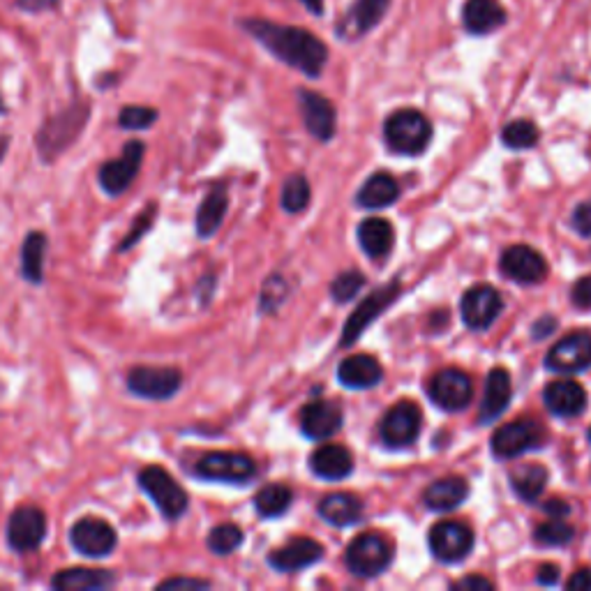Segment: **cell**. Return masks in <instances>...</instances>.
Here are the masks:
<instances>
[{
  "label": "cell",
  "mask_w": 591,
  "mask_h": 591,
  "mask_svg": "<svg viewBox=\"0 0 591 591\" xmlns=\"http://www.w3.org/2000/svg\"><path fill=\"white\" fill-rule=\"evenodd\" d=\"M238 26L252 35L268 54L278 58L280 63L303 72L305 77L317 79L328 63V47L317 35L298 26L275 24L268 19H241Z\"/></svg>",
  "instance_id": "obj_1"
},
{
  "label": "cell",
  "mask_w": 591,
  "mask_h": 591,
  "mask_svg": "<svg viewBox=\"0 0 591 591\" xmlns=\"http://www.w3.org/2000/svg\"><path fill=\"white\" fill-rule=\"evenodd\" d=\"M88 116H91V107L84 100L72 102L70 107L51 116L35 134V146L42 160H58L79 139V134L84 132Z\"/></svg>",
  "instance_id": "obj_2"
},
{
  "label": "cell",
  "mask_w": 591,
  "mask_h": 591,
  "mask_svg": "<svg viewBox=\"0 0 591 591\" xmlns=\"http://www.w3.org/2000/svg\"><path fill=\"white\" fill-rule=\"evenodd\" d=\"M137 483L144 495L153 501L157 511L167 522H178L190 508V497L181 483L167 469L148 465L137 474Z\"/></svg>",
  "instance_id": "obj_3"
},
{
  "label": "cell",
  "mask_w": 591,
  "mask_h": 591,
  "mask_svg": "<svg viewBox=\"0 0 591 591\" xmlns=\"http://www.w3.org/2000/svg\"><path fill=\"white\" fill-rule=\"evenodd\" d=\"M125 388L134 398L148 402H167L183 388V372L157 365H134L125 374Z\"/></svg>",
  "instance_id": "obj_4"
},
{
  "label": "cell",
  "mask_w": 591,
  "mask_h": 591,
  "mask_svg": "<svg viewBox=\"0 0 591 591\" xmlns=\"http://www.w3.org/2000/svg\"><path fill=\"white\" fill-rule=\"evenodd\" d=\"M386 144L391 151L402 155H418L428 148L432 139V125L421 111L400 109L388 116L384 125Z\"/></svg>",
  "instance_id": "obj_5"
},
{
  "label": "cell",
  "mask_w": 591,
  "mask_h": 591,
  "mask_svg": "<svg viewBox=\"0 0 591 591\" xmlns=\"http://www.w3.org/2000/svg\"><path fill=\"white\" fill-rule=\"evenodd\" d=\"M146 144L139 139L127 141L123 146V155L116 160H107L97 171V183H100L102 192L109 197H121L130 190L132 183L137 181L141 164H144Z\"/></svg>",
  "instance_id": "obj_6"
},
{
  "label": "cell",
  "mask_w": 591,
  "mask_h": 591,
  "mask_svg": "<svg viewBox=\"0 0 591 591\" xmlns=\"http://www.w3.org/2000/svg\"><path fill=\"white\" fill-rule=\"evenodd\" d=\"M49 522L47 513L40 506L24 504L14 508L10 520H7V545L17 555H28L42 548L44 538H47Z\"/></svg>",
  "instance_id": "obj_7"
},
{
  "label": "cell",
  "mask_w": 591,
  "mask_h": 591,
  "mask_svg": "<svg viewBox=\"0 0 591 591\" xmlns=\"http://www.w3.org/2000/svg\"><path fill=\"white\" fill-rule=\"evenodd\" d=\"M393 548L386 536L377 531H365L356 536L347 548V566L358 578H374L391 566Z\"/></svg>",
  "instance_id": "obj_8"
},
{
  "label": "cell",
  "mask_w": 591,
  "mask_h": 591,
  "mask_svg": "<svg viewBox=\"0 0 591 591\" xmlns=\"http://www.w3.org/2000/svg\"><path fill=\"white\" fill-rule=\"evenodd\" d=\"M70 545L86 559H104L118 548V531L107 520L86 515L70 527Z\"/></svg>",
  "instance_id": "obj_9"
},
{
  "label": "cell",
  "mask_w": 591,
  "mask_h": 591,
  "mask_svg": "<svg viewBox=\"0 0 591 591\" xmlns=\"http://www.w3.org/2000/svg\"><path fill=\"white\" fill-rule=\"evenodd\" d=\"M194 474L215 483H248L257 474V465L250 455L234 451H213L201 455Z\"/></svg>",
  "instance_id": "obj_10"
},
{
  "label": "cell",
  "mask_w": 591,
  "mask_h": 591,
  "mask_svg": "<svg viewBox=\"0 0 591 591\" xmlns=\"http://www.w3.org/2000/svg\"><path fill=\"white\" fill-rule=\"evenodd\" d=\"M545 439V432L541 425L531 418H518V421L504 425L492 437V453L501 460L518 458V455L531 451V448L541 446Z\"/></svg>",
  "instance_id": "obj_11"
},
{
  "label": "cell",
  "mask_w": 591,
  "mask_h": 591,
  "mask_svg": "<svg viewBox=\"0 0 591 591\" xmlns=\"http://www.w3.org/2000/svg\"><path fill=\"white\" fill-rule=\"evenodd\" d=\"M501 308H504V301H501L499 291L490 284H476V287L467 289L460 303L462 321L471 331L490 328L501 314Z\"/></svg>",
  "instance_id": "obj_12"
},
{
  "label": "cell",
  "mask_w": 591,
  "mask_h": 591,
  "mask_svg": "<svg viewBox=\"0 0 591 591\" xmlns=\"http://www.w3.org/2000/svg\"><path fill=\"white\" fill-rule=\"evenodd\" d=\"M421 423L423 414L418 405H414L411 400H402L386 411L379 428L381 439H384V444L393 448L409 446L418 437V432H421Z\"/></svg>",
  "instance_id": "obj_13"
},
{
  "label": "cell",
  "mask_w": 591,
  "mask_h": 591,
  "mask_svg": "<svg viewBox=\"0 0 591 591\" xmlns=\"http://www.w3.org/2000/svg\"><path fill=\"white\" fill-rule=\"evenodd\" d=\"M471 548H474V534L462 522L444 520L430 529V550L444 564L462 561Z\"/></svg>",
  "instance_id": "obj_14"
},
{
  "label": "cell",
  "mask_w": 591,
  "mask_h": 591,
  "mask_svg": "<svg viewBox=\"0 0 591 591\" xmlns=\"http://www.w3.org/2000/svg\"><path fill=\"white\" fill-rule=\"evenodd\" d=\"M474 395V384L462 370L446 368L430 381V400L444 411H462Z\"/></svg>",
  "instance_id": "obj_15"
},
{
  "label": "cell",
  "mask_w": 591,
  "mask_h": 591,
  "mask_svg": "<svg viewBox=\"0 0 591 591\" xmlns=\"http://www.w3.org/2000/svg\"><path fill=\"white\" fill-rule=\"evenodd\" d=\"M398 294H400V282L398 280L388 282L386 287L372 291V294L365 298L361 305H358L356 312L351 314L347 326H344V333H342L344 347H351V344L361 338L365 328H368L372 321L377 319L379 314L384 312L388 305L395 301V298H398Z\"/></svg>",
  "instance_id": "obj_16"
},
{
  "label": "cell",
  "mask_w": 591,
  "mask_h": 591,
  "mask_svg": "<svg viewBox=\"0 0 591 591\" xmlns=\"http://www.w3.org/2000/svg\"><path fill=\"white\" fill-rule=\"evenodd\" d=\"M545 365H548V370L561 374H573L591 368V333L578 331L559 340L550 349Z\"/></svg>",
  "instance_id": "obj_17"
},
{
  "label": "cell",
  "mask_w": 591,
  "mask_h": 591,
  "mask_svg": "<svg viewBox=\"0 0 591 591\" xmlns=\"http://www.w3.org/2000/svg\"><path fill=\"white\" fill-rule=\"evenodd\" d=\"M501 273L506 278L520 284H534L541 282L548 273V264H545L543 254L529 248V245H513L504 254H501Z\"/></svg>",
  "instance_id": "obj_18"
},
{
  "label": "cell",
  "mask_w": 591,
  "mask_h": 591,
  "mask_svg": "<svg viewBox=\"0 0 591 591\" xmlns=\"http://www.w3.org/2000/svg\"><path fill=\"white\" fill-rule=\"evenodd\" d=\"M388 7H391V0H354L347 17L340 21L338 37L349 42L365 37L384 21Z\"/></svg>",
  "instance_id": "obj_19"
},
{
  "label": "cell",
  "mask_w": 591,
  "mask_h": 591,
  "mask_svg": "<svg viewBox=\"0 0 591 591\" xmlns=\"http://www.w3.org/2000/svg\"><path fill=\"white\" fill-rule=\"evenodd\" d=\"M298 107H301L303 123L308 127L312 137H317L319 141H328L333 137L338 116H335V107L331 100H326L324 95L301 88V91H298Z\"/></svg>",
  "instance_id": "obj_20"
},
{
  "label": "cell",
  "mask_w": 591,
  "mask_h": 591,
  "mask_svg": "<svg viewBox=\"0 0 591 591\" xmlns=\"http://www.w3.org/2000/svg\"><path fill=\"white\" fill-rule=\"evenodd\" d=\"M321 557H324V548H321V543H317L314 538H308V536H298L287 545H282V548L273 550L271 557H268V564L280 573H296L301 571V568L317 564Z\"/></svg>",
  "instance_id": "obj_21"
},
{
  "label": "cell",
  "mask_w": 591,
  "mask_h": 591,
  "mask_svg": "<svg viewBox=\"0 0 591 591\" xmlns=\"http://www.w3.org/2000/svg\"><path fill=\"white\" fill-rule=\"evenodd\" d=\"M118 575L107 568H63L51 578V589L56 591H104L116 587Z\"/></svg>",
  "instance_id": "obj_22"
},
{
  "label": "cell",
  "mask_w": 591,
  "mask_h": 591,
  "mask_svg": "<svg viewBox=\"0 0 591 591\" xmlns=\"http://www.w3.org/2000/svg\"><path fill=\"white\" fill-rule=\"evenodd\" d=\"M508 21V14L499 0H465L462 5V26L469 35H490Z\"/></svg>",
  "instance_id": "obj_23"
},
{
  "label": "cell",
  "mask_w": 591,
  "mask_h": 591,
  "mask_svg": "<svg viewBox=\"0 0 591 591\" xmlns=\"http://www.w3.org/2000/svg\"><path fill=\"white\" fill-rule=\"evenodd\" d=\"M342 409L331 400H317L303 407L301 428L303 435L314 441H324L333 437L342 425Z\"/></svg>",
  "instance_id": "obj_24"
},
{
  "label": "cell",
  "mask_w": 591,
  "mask_h": 591,
  "mask_svg": "<svg viewBox=\"0 0 591 591\" xmlns=\"http://www.w3.org/2000/svg\"><path fill=\"white\" fill-rule=\"evenodd\" d=\"M543 400H545V407H548L555 416L575 418L580 416L587 407V391L578 384V381L561 379L545 386Z\"/></svg>",
  "instance_id": "obj_25"
},
{
  "label": "cell",
  "mask_w": 591,
  "mask_h": 591,
  "mask_svg": "<svg viewBox=\"0 0 591 591\" xmlns=\"http://www.w3.org/2000/svg\"><path fill=\"white\" fill-rule=\"evenodd\" d=\"M513 388H511V374H508L504 368H495L488 379H485V393H483V402H481V414H478V421L481 423H490L495 421L497 416H501L511 402Z\"/></svg>",
  "instance_id": "obj_26"
},
{
  "label": "cell",
  "mask_w": 591,
  "mask_h": 591,
  "mask_svg": "<svg viewBox=\"0 0 591 591\" xmlns=\"http://www.w3.org/2000/svg\"><path fill=\"white\" fill-rule=\"evenodd\" d=\"M381 377H384L381 365L377 363V358H372L368 354H354L344 358L338 368L340 384L351 388V391H363V388L377 386Z\"/></svg>",
  "instance_id": "obj_27"
},
{
  "label": "cell",
  "mask_w": 591,
  "mask_h": 591,
  "mask_svg": "<svg viewBox=\"0 0 591 591\" xmlns=\"http://www.w3.org/2000/svg\"><path fill=\"white\" fill-rule=\"evenodd\" d=\"M310 467L319 478H326V481H342L351 474L354 469V458H351L349 448L338 446V444H326L319 446L317 451L312 453Z\"/></svg>",
  "instance_id": "obj_28"
},
{
  "label": "cell",
  "mask_w": 591,
  "mask_h": 591,
  "mask_svg": "<svg viewBox=\"0 0 591 591\" xmlns=\"http://www.w3.org/2000/svg\"><path fill=\"white\" fill-rule=\"evenodd\" d=\"M227 208H229L227 187L215 185L213 190L206 194L204 201L199 204L197 220H194V227H197V236L201 241H206V238L218 234L224 215H227Z\"/></svg>",
  "instance_id": "obj_29"
},
{
  "label": "cell",
  "mask_w": 591,
  "mask_h": 591,
  "mask_svg": "<svg viewBox=\"0 0 591 591\" xmlns=\"http://www.w3.org/2000/svg\"><path fill=\"white\" fill-rule=\"evenodd\" d=\"M358 243H361L363 252L370 259H384L388 252L393 250L395 243V231L393 224L384 218H368L358 227Z\"/></svg>",
  "instance_id": "obj_30"
},
{
  "label": "cell",
  "mask_w": 591,
  "mask_h": 591,
  "mask_svg": "<svg viewBox=\"0 0 591 591\" xmlns=\"http://www.w3.org/2000/svg\"><path fill=\"white\" fill-rule=\"evenodd\" d=\"M469 495V485L465 478L460 476H446L439 478L425 490V506L432 508V511H453L458 508L462 501Z\"/></svg>",
  "instance_id": "obj_31"
},
{
  "label": "cell",
  "mask_w": 591,
  "mask_h": 591,
  "mask_svg": "<svg viewBox=\"0 0 591 591\" xmlns=\"http://www.w3.org/2000/svg\"><path fill=\"white\" fill-rule=\"evenodd\" d=\"M361 513H363L361 499L349 495V492H335V495H328L321 499L319 504V515L333 527L354 525V522L361 520Z\"/></svg>",
  "instance_id": "obj_32"
},
{
  "label": "cell",
  "mask_w": 591,
  "mask_h": 591,
  "mask_svg": "<svg viewBox=\"0 0 591 591\" xmlns=\"http://www.w3.org/2000/svg\"><path fill=\"white\" fill-rule=\"evenodd\" d=\"M47 234L44 231H31L21 243V278L31 284L44 282V259H47Z\"/></svg>",
  "instance_id": "obj_33"
},
{
  "label": "cell",
  "mask_w": 591,
  "mask_h": 591,
  "mask_svg": "<svg viewBox=\"0 0 591 591\" xmlns=\"http://www.w3.org/2000/svg\"><path fill=\"white\" fill-rule=\"evenodd\" d=\"M400 197V185L391 174H374L363 183L358 192V206L363 208H386Z\"/></svg>",
  "instance_id": "obj_34"
},
{
  "label": "cell",
  "mask_w": 591,
  "mask_h": 591,
  "mask_svg": "<svg viewBox=\"0 0 591 591\" xmlns=\"http://www.w3.org/2000/svg\"><path fill=\"white\" fill-rule=\"evenodd\" d=\"M511 485L522 501H536L548 485V469L541 465H522L513 471Z\"/></svg>",
  "instance_id": "obj_35"
},
{
  "label": "cell",
  "mask_w": 591,
  "mask_h": 591,
  "mask_svg": "<svg viewBox=\"0 0 591 591\" xmlns=\"http://www.w3.org/2000/svg\"><path fill=\"white\" fill-rule=\"evenodd\" d=\"M291 501H294V492H291L287 485L273 483L257 492V497H254V508H257L261 518H280L284 511H289Z\"/></svg>",
  "instance_id": "obj_36"
},
{
  "label": "cell",
  "mask_w": 591,
  "mask_h": 591,
  "mask_svg": "<svg viewBox=\"0 0 591 591\" xmlns=\"http://www.w3.org/2000/svg\"><path fill=\"white\" fill-rule=\"evenodd\" d=\"M243 529L234 525V522H222V525L213 527L211 534L206 538L208 550L218 557H227L231 552H236L243 545Z\"/></svg>",
  "instance_id": "obj_37"
},
{
  "label": "cell",
  "mask_w": 591,
  "mask_h": 591,
  "mask_svg": "<svg viewBox=\"0 0 591 591\" xmlns=\"http://www.w3.org/2000/svg\"><path fill=\"white\" fill-rule=\"evenodd\" d=\"M282 208L287 213H301L310 204V183L305 176H289L282 185Z\"/></svg>",
  "instance_id": "obj_38"
},
{
  "label": "cell",
  "mask_w": 591,
  "mask_h": 591,
  "mask_svg": "<svg viewBox=\"0 0 591 591\" xmlns=\"http://www.w3.org/2000/svg\"><path fill=\"white\" fill-rule=\"evenodd\" d=\"M501 141L513 151H525V148H531L538 141V127L527 121V118H518V121H511L501 130Z\"/></svg>",
  "instance_id": "obj_39"
},
{
  "label": "cell",
  "mask_w": 591,
  "mask_h": 591,
  "mask_svg": "<svg viewBox=\"0 0 591 591\" xmlns=\"http://www.w3.org/2000/svg\"><path fill=\"white\" fill-rule=\"evenodd\" d=\"M157 118H160V111L155 107L127 104V107L121 109V114H118V125H121L123 130L141 132V130H148V127H153L157 123Z\"/></svg>",
  "instance_id": "obj_40"
},
{
  "label": "cell",
  "mask_w": 591,
  "mask_h": 591,
  "mask_svg": "<svg viewBox=\"0 0 591 591\" xmlns=\"http://www.w3.org/2000/svg\"><path fill=\"white\" fill-rule=\"evenodd\" d=\"M155 218H157V204L155 201H151V204H146L144 206V211H141L137 218H134V222H132V229L127 231L125 234V238L121 241V245H118V250L116 252H127V250H132L134 245H137L141 238H144L148 231L153 229V224H155Z\"/></svg>",
  "instance_id": "obj_41"
},
{
  "label": "cell",
  "mask_w": 591,
  "mask_h": 591,
  "mask_svg": "<svg viewBox=\"0 0 591 591\" xmlns=\"http://www.w3.org/2000/svg\"><path fill=\"white\" fill-rule=\"evenodd\" d=\"M573 536H575V529L568 525L564 518H552L548 522H543V525H538L536 529V543L552 545V548L571 543Z\"/></svg>",
  "instance_id": "obj_42"
},
{
  "label": "cell",
  "mask_w": 591,
  "mask_h": 591,
  "mask_svg": "<svg viewBox=\"0 0 591 591\" xmlns=\"http://www.w3.org/2000/svg\"><path fill=\"white\" fill-rule=\"evenodd\" d=\"M363 284H365L363 273L347 271V273H342V275H338V278H335L333 287H331V294L338 303H347L358 294V291L363 289Z\"/></svg>",
  "instance_id": "obj_43"
},
{
  "label": "cell",
  "mask_w": 591,
  "mask_h": 591,
  "mask_svg": "<svg viewBox=\"0 0 591 591\" xmlns=\"http://www.w3.org/2000/svg\"><path fill=\"white\" fill-rule=\"evenodd\" d=\"M211 587V582L206 580H199V578H169V580H162L157 589L160 591H181V589H208Z\"/></svg>",
  "instance_id": "obj_44"
},
{
  "label": "cell",
  "mask_w": 591,
  "mask_h": 591,
  "mask_svg": "<svg viewBox=\"0 0 591 591\" xmlns=\"http://www.w3.org/2000/svg\"><path fill=\"white\" fill-rule=\"evenodd\" d=\"M571 298H573L575 308L591 310V275H587V278H582L573 284Z\"/></svg>",
  "instance_id": "obj_45"
},
{
  "label": "cell",
  "mask_w": 591,
  "mask_h": 591,
  "mask_svg": "<svg viewBox=\"0 0 591 591\" xmlns=\"http://www.w3.org/2000/svg\"><path fill=\"white\" fill-rule=\"evenodd\" d=\"M573 224H575V229H578L582 236H591V199L575 208Z\"/></svg>",
  "instance_id": "obj_46"
},
{
  "label": "cell",
  "mask_w": 591,
  "mask_h": 591,
  "mask_svg": "<svg viewBox=\"0 0 591 591\" xmlns=\"http://www.w3.org/2000/svg\"><path fill=\"white\" fill-rule=\"evenodd\" d=\"M492 582L488 578H483V575H471V578H462L458 582H453L451 589H465V591H490Z\"/></svg>",
  "instance_id": "obj_47"
},
{
  "label": "cell",
  "mask_w": 591,
  "mask_h": 591,
  "mask_svg": "<svg viewBox=\"0 0 591 591\" xmlns=\"http://www.w3.org/2000/svg\"><path fill=\"white\" fill-rule=\"evenodd\" d=\"M61 0H17V10L21 12H28V14H40V12H47L51 7H56Z\"/></svg>",
  "instance_id": "obj_48"
},
{
  "label": "cell",
  "mask_w": 591,
  "mask_h": 591,
  "mask_svg": "<svg viewBox=\"0 0 591 591\" xmlns=\"http://www.w3.org/2000/svg\"><path fill=\"white\" fill-rule=\"evenodd\" d=\"M566 587L575 591H591V568H580V571H575L571 578H568Z\"/></svg>",
  "instance_id": "obj_49"
},
{
  "label": "cell",
  "mask_w": 591,
  "mask_h": 591,
  "mask_svg": "<svg viewBox=\"0 0 591 591\" xmlns=\"http://www.w3.org/2000/svg\"><path fill=\"white\" fill-rule=\"evenodd\" d=\"M536 580H538V585H545V587L557 585V580H559V568H557L555 564H543L541 568H538Z\"/></svg>",
  "instance_id": "obj_50"
},
{
  "label": "cell",
  "mask_w": 591,
  "mask_h": 591,
  "mask_svg": "<svg viewBox=\"0 0 591 591\" xmlns=\"http://www.w3.org/2000/svg\"><path fill=\"white\" fill-rule=\"evenodd\" d=\"M545 511L550 513V518H564V515L568 513V506H566V501L552 499V501H548V506H545Z\"/></svg>",
  "instance_id": "obj_51"
},
{
  "label": "cell",
  "mask_w": 591,
  "mask_h": 591,
  "mask_svg": "<svg viewBox=\"0 0 591 591\" xmlns=\"http://www.w3.org/2000/svg\"><path fill=\"white\" fill-rule=\"evenodd\" d=\"M555 326H557V321H555V319L545 317V319H541V321H538V324L534 326V335H536L538 340H541L543 335H550V331H552V328H555Z\"/></svg>",
  "instance_id": "obj_52"
},
{
  "label": "cell",
  "mask_w": 591,
  "mask_h": 591,
  "mask_svg": "<svg viewBox=\"0 0 591 591\" xmlns=\"http://www.w3.org/2000/svg\"><path fill=\"white\" fill-rule=\"evenodd\" d=\"M298 3H301L310 14H314V17L324 14V0H298Z\"/></svg>",
  "instance_id": "obj_53"
},
{
  "label": "cell",
  "mask_w": 591,
  "mask_h": 591,
  "mask_svg": "<svg viewBox=\"0 0 591 591\" xmlns=\"http://www.w3.org/2000/svg\"><path fill=\"white\" fill-rule=\"evenodd\" d=\"M7 148H10V137H7V134H0V162L5 160Z\"/></svg>",
  "instance_id": "obj_54"
},
{
  "label": "cell",
  "mask_w": 591,
  "mask_h": 591,
  "mask_svg": "<svg viewBox=\"0 0 591 591\" xmlns=\"http://www.w3.org/2000/svg\"><path fill=\"white\" fill-rule=\"evenodd\" d=\"M3 114H7V107H5V100H3V95H0V116Z\"/></svg>",
  "instance_id": "obj_55"
},
{
  "label": "cell",
  "mask_w": 591,
  "mask_h": 591,
  "mask_svg": "<svg viewBox=\"0 0 591 591\" xmlns=\"http://www.w3.org/2000/svg\"><path fill=\"white\" fill-rule=\"evenodd\" d=\"M589 441H591V428H589Z\"/></svg>",
  "instance_id": "obj_56"
}]
</instances>
